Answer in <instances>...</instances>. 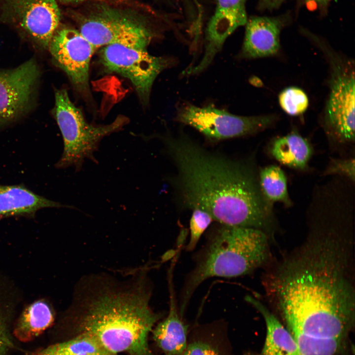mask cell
Listing matches in <instances>:
<instances>
[{
    "label": "cell",
    "instance_id": "obj_2",
    "mask_svg": "<svg viewBox=\"0 0 355 355\" xmlns=\"http://www.w3.org/2000/svg\"><path fill=\"white\" fill-rule=\"evenodd\" d=\"M158 138L174 166L170 183L183 209L205 211L220 224L273 229L274 204L262 192L252 158H229L182 132Z\"/></svg>",
    "mask_w": 355,
    "mask_h": 355
},
{
    "label": "cell",
    "instance_id": "obj_29",
    "mask_svg": "<svg viewBox=\"0 0 355 355\" xmlns=\"http://www.w3.org/2000/svg\"><path fill=\"white\" fill-rule=\"evenodd\" d=\"M303 0L306 1H315V2H316L317 3H319L320 4H323V3L324 4V3H326L329 0Z\"/></svg>",
    "mask_w": 355,
    "mask_h": 355
},
{
    "label": "cell",
    "instance_id": "obj_3",
    "mask_svg": "<svg viewBox=\"0 0 355 355\" xmlns=\"http://www.w3.org/2000/svg\"><path fill=\"white\" fill-rule=\"evenodd\" d=\"M90 292L77 307L76 333L87 334L117 355H153L148 337L160 316L149 307L146 284L125 289L98 285Z\"/></svg>",
    "mask_w": 355,
    "mask_h": 355
},
{
    "label": "cell",
    "instance_id": "obj_18",
    "mask_svg": "<svg viewBox=\"0 0 355 355\" xmlns=\"http://www.w3.org/2000/svg\"><path fill=\"white\" fill-rule=\"evenodd\" d=\"M269 152L282 164L304 171L308 168L313 148L306 139L293 132L275 139L270 144Z\"/></svg>",
    "mask_w": 355,
    "mask_h": 355
},
{
    "label": "cell",
    "instance_id": "obj_5",
    "mask_svg": "<svg viewBox=\"0 0 355 355\" xmlns=\"http://www.w3.org/2000/svg\"><path fill=\"white\" fill-rule=\"evenodd\" d=\"M327 59L329 91L323 127L329 142L341 148L355 143V64L327 46L319 45Z\"/></svg>",
    "mask_w": 355,
    "mask_h": 355
},
{
    "label": "cell",
    "instance_id": "obj_28",
    "mask_svg": "<svg viewBox=\"0 0 355 355\" xmlns=\"http://www.w3.org/2000/svg\"><path fill=\"white\" fill-rule=\"evenodd\" d=\"M89 0H56L64 4H75Z\"/></svg>",
    "mask_w": 355,
    "mask_h": 355
},
{
    "label": "cell",
    "instance_id": "obj_23",
    "mask_svg": "<svg viewBox=\"0 0 355 355\" xmlns=\"http://www.w3.org/2000/svg\"><path fill=\"white\" fill-rule=\"evenodd\" d=\"M278 100L282 109L291 116L303 113L309 106L307 94L297 87H289L284 89L279 95Z\"/></svg>",
    "mask_w": 355,
    "mask_h": 355
},
{
    "label": "cell",
    "instance_id": "obj_8",
    "mask_svg": "<svg viewBox=\"0 0 355 355\" xmlns=\"http://www.w3.org/2000/svg\"><path fill=\"white\" fill-rule=\"evenodd\" d=\"M100 61L110 71L129 79L144 105L149 103L152 85L157 76L174 64V59L155 56L146 49L120 44L104 46L100 52Z\"/></svg>",
    "mask_w": 355,
    "mask_h": 355
},
{
    "label": "cell",
    "instance_id": "obj_17",
    "mask_svg": "<svg viewBox=\"0 0 355 355\" xmlns=\"http://www.w3.org/2000/svg\"><path fill=\"white\" fill-rule=\"evenodd\" d=\"M245 299L261 314L266 323L262 355H299L294 336L266 306L250 296H247Z\"/></svg>",
    "mask_w": 355,
    "mask_h": 355
},
{
    "label": "cell",
    "instance_id": "obj_31",
    "mask_svg": "<svg viewBox=\"0 0 355 355\" xmlns=\"http://www.w3.org/2000/svg\"><path fill=\"white\" fill-rule=\"evenodd\" d=\"M252 355V354H248V355Z\"/></svg>",
    "mask_w": 355,
    "mask_h": 355
},
{
    "label": "cell",
    "instance_id": "obj_26",
    "mask_svg": "<svg viewBox=\"0 0 355 355\" xmlns=\"http://www.w3.org/2000/svg\"><path fill=\"white\" fill-rule=\"evenodd\" d=\"M181 355H221L211 345L196 341L187 345Z\"/></svg>",
    "mask_w": 355,
    "mask_h": 355
},
{
    "label": "cell",
    "instance_id": "obj_11",
    "mask_svg": "<svg viewBox=\"0 0 355 355\" xmlns=\"http://www.w3.org/2000/svg\"><path fill=\"white\" fill-rule=\"evenodd\" d=\"M96 49L79 31L68 28L57 29L48 48L56 64L83 93L89 91V65Z\"/></svg>",
    "mask_w": 355,
    "mask_h": 355
},
{
    "label": "cell",
    "instance_id": "obj_19",
    "mask_svg": "<svg viewBox=\"0 0 355 355\" xmlns=\"http://www.w3.org/2000/svg\"><path fill=\"white\" fill-rule=\"evenodd\" d=\"M54 320V313L50 305L45 300H38L24 309L17 321L13 334L19 340L29 342L50 327Z\"/></svg>",
    "mask_w": 355,
    "mask_h": 355
},
{
    "label": "cell",
    "instance_id": "obj_6",
    "mask_svg": "<svg viewBox=\"0 0 355 355\" xmlns=\"http://www.w3.org/2000/svg\"><path fill=\"white\" fill-rule=\"evenodd\" d=\"M54 111L64 143L63 153L55 165L59 169L71 167L79 171L85 159L96 162L94 154L98 150L101 141L127 123L126 118L119 116L107 125L89 123L64 89L55 92Z\"/></svg>",
    "mask_w": 355,
    "mask_h": 355
},
{
    "label": "cell",
    "instance_id": "obj_1",
    "mask_svg": "<svg viewBox=\"0 0 355 355\" xmlns=\"http://www.w3.org/2000/svg\"><path fill=\"white\" fill-rule=\"evenodd\" d=\"M349 233L310 229L306 242L268 281V290L294 337L344 341L354 324Z\"/></svg>",
    "mask_w": 355,
    "mask_h": 355
},
{
    "label": "cell",
    "instance_id": "obj_22",
    "mask_svg": "<svg viewBox=\"0 0 355 355\" xmlns=\"http://www.w3.org/2000/svg\"><path fill=\"white\" fill-rule=\"evenodd\" d=\"M16 290L0 276V355H9L12 347L8 330L10 318L17 303Z\"/></svg>",
    "mask_w": 355,
    "mask_h": 355
},
{
    "label": "cell",
    "instance_id": "obj_25",
    "mask_svg": "<svg viewBox=\"0 0 355 355\" xmlns=\"http://www.w3.org/2000/svg\"><path fill=\"white\" fill-rule=\"evenodd\" d=\"M324 176H339L355 183L354 157L331 158L323 172Z\"/></svg>",
    "mask_w": 355,
    "mask_h": 355
},
{
    "label": "cell",
    "instance_id": "obj_14",
    "mask_svg": "<svg viewBox=\"0 0 355 355\" xmlns=\"http://www.w3.org/2000/svg\"><path fill=\"white\" fill-rule=\"evenodd\" d=\"M284 24L280 17L252 16L248 19L240 57L251 59L276 55Z\"/></svg>",
    "mask_w": 355,
    "mask_h": 355
},
{
    "label": "cell",
    "instance_id": "obj_20",
    "mask_svg": "<svg viewBox=\"0 0 355 355\" xmlns=\"http://www.w3.org/2000/svg\"><path fill=\"white\" fill-rule=\"evenodd\" d=\"M27 355H117L105 349L93 337L76 333L70 339L28 353Z\"/></svg>",
    "mask_w": 355,
    "mask_h": 355
},
{
    "label": "cell",
    "instance_id": "obj_21",
    "mask_svg": "<svg viewBox=\"0 0 355 355\" xmlns=\"http://www.w3.org/2000/svg\"><path fill=\"white\" fill-rule=\"evenodd\" d=\"M259 177L262 192L269 201L282 203L287 207L292 206L286 177L280 167L272 165L259 169Z\"/></svg>",
    "mask_w": 355,
    "mask_h": 355
},
{
    "label": "cell",
    "instance_id": "obj_4",
    "mask_svg": "<svg viewBox=\"0 0 355 355\" xmlns=\"http://www.w3.org/2000/svg\"><path fill=\"white\" fill-rule=\"evenodd\" d=\"M266 233L257 228L220 224L207 234L195 256V265L186 276L180 299L182 315L194 291L211 277H235L252 272L269 257Z\"/></svg>",
    "mask_w": 355,
    "mask_h": 355
},
{
    "label": "cell",
    "instance_id": "obj_24",
    "mask_svg": "<svg viewBox=\"0 0 355 355\" xmlns=\"http://www.w3.org/2000/svg\"><path fill=\"white\" fill-rule=\"evenodd\" d=\"M192 211L189 222L190 239L186 247L188 251L195 248L202 235L213 221L211 215L205 211L195 209Z\"/></svg>",
    "mask_w": 355,
    "mask_h": 355
},
{
    "label": "cell",
    "instance_id": "obj_10",
    "mask_svg": "<svg viewBox=\"0 0 355 355\" xmlns=\"http://www.w3.org/2000/svg\"><path fill=\"white\" fill-rule=\"evenodd\" d=\"M79 31L96 48L120 44L146 49L154 36L147 25L111 10L87 18Z\"/></svg>",
    "mask_w": 355,
    "mask_h": 355
},
{
    "label": "cell",
    "instance_id": "obj_15",
    "mask_svg": "<svg viewBox=\"0 0 355 355\" xmlns=\"http://www.w3.org/2000/svg\"><path fill=\"white\" fill-rule=\"evenodd\" d=\"M175 263L172 261L168 272L170 293L169 314L152 330L153 339L165 355H181L187 346V326L180 318L176 304L173 272Z\"/></svg>",
    "mask_w": 355,
    "mask_h": 355
},
{
    "label": "cell",
    "instance_id": "obj_12",
    "mask_svg": "<svg viewBox=\"0 0 355 355\" xmlns=\"http://www.w3.org/2000/svg\"><path fill=\"white\" fill-rule=\"evenodd\" d=\"M39 75L33 59L13 69L0 70V126L15 121L27 111Z\"/></svg>",
    "mask_w": 355,
    "mask_h": 355
},
{
    "label": "cell",
    "instance_id": "obj_13",
    "mask_svg": "<svg viewBox=\"0 0 355 355\" xmlns=\"http://www.w3.org/2000/svg\"><path fill=\"white\" fill-rule=\"evenodd\" d=\"M247 0H215V6L205 30L204 51L201 61L187 73L196 75L212 63L227 38L238 28L245 26L248 18Z\"/></svg>",
    "mask_w": 355,
    "mask_h": 355
},
{
    "label": "cell",
    "instance_id": "obj_16",
    "mask_svg": "<svg viewBox=\"0 0 355 355\" xmlns=\"http://www.w3.org/2000/svg\"><path fill=\"white\" fill-rule=\"evenodd\" d=\"M61 207L74 208L39 196L23 185H0V217L32 216L43 208Z\"/></svg>",
    "mask_w": 355,
    "mask_h": 355
},
{
    "label": "cell",
    "instance_id": "obj_30",
    "mask_svg": "<svg viewBox=\"0 0 355 355\" xmlns=\"http://www.w3.org/2000/svg\"><path fill=\"white\" fill-rule=\"evenodd\" d=\"M329 206H332V205H329ZM324 207H326V206H324ZM337 207H339V206H337ZM322 207H320V208H322ZM340 208H342V207H340ZM319 208H318V209H319ZM343 209H344V208H343ZM317 209H316V210H317ZM345 210H346V209H345ZM348 212H349V211H348ZM312 212H311V213H312ZM310 213H309V214H310ZM351 214H352V213H351ZM352 215H353V214H352ZM353 216H354V215H353Z\"/></svg>",
    "mask_w": 355,
    "mask_h": 355
},
{
    "label": "cell",
    "instance_id": "obj_27",
    "mask_svg": "<svg viewBox=\"0 0 355 355\" xmlns=\"http://www.w3.org/2000/svg\"><path fill=\"white\" fill-rule=\"evenodd\" d=\"M284 0H258L260 9L273 10L280 6Z\"/></svg>",
    "mask_w": 355,
    "mask_h": 355
},
{
    "label": "cell",
    "instance_id": "obj_9",
    "mask_svg": "<svg viewBox=\"0 0 355 355\" xmlns=\"http://www.w3.org/2000/svg\"><path fill=\"white\" fill-rule=\"evenodd\" d=\"M60 20L56 0H0V23L43 49H48Z\"/></svg>",
    "mask_w": 355,
    "mask_h": 355
},
{
    "label": "cell",
    "instance_id": "obj_7",
    "mask_svg": "<svg viewBox=\"0 0 355 355\" xmlns=\"http://www.w3.org/2000/svg\"><path fill=\"white\" fill-rule=\"evenodd\" d=\"M274 114L240 116L213 106L191 104L180 106L176 120L191 126L212 140H222L256 134L272 126Z\"/></svg>",
    "mask_w": 355,
    "mask_h": 355
}]
</instances>
